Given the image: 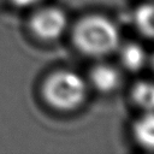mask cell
<instances>
[{
  "label": "cell",
  "instance_id": "5b68a950",
  "mask_svg": "<svg viewBox=\"0 0 154 154\" xmlns=\"http://www.w3.org/2000/svg\"><path fill=\"white\" fill-rule=\"evenodd\" d=\"M135 142L143 149L154 152V112H143L132 124Z\"/></svg>",
  "mask_w": 154,
  "mask_h": 154
},
{
  "label": "cell",
  "instance_id": "8992f818",
  "mask_svg": "<svg viewBox=\"0 0 154 154\" xmlns=\"http://www.w3.org/2000/svg\"><path fill=\"white\" fill-rule=\"evenodd\" d=\"M147 58L148 57L143 47L136 42H128L119 49L120 64L126 71L131 73L140 72L147 64Z\"/></svg>",
  "mask_w": 154,
  "mask_h": 154
},
{
  "label": "cell",
  "instance_id": "ba28073f",
  "mask_svg": "<svg viewBox=\"0 0 154 154\" xmlns=\"http://www.w3.org/2000/svg\"><path fill=\"white\" fill-rule=\"evenodd\" d=\"M134 24L142 36L154 40V2L142 4L136 7Z\"/></svg>",
  "mask_w": 154,
  "mask_h": 154
},
{
  "label": "cell",
  "instance_id": "6da1fadb",
  "mask_svg": "<svg viewBox=\"0 0 154 154\" xmlns=\"http://www.w3.org/2000/svg\"><path fill=\"white\" fill-rule=\"evenodd\" d=\"M71 42L81 54L89 58H102L119 48L120 32L109 18L101 14H88L73 24Z\"/></svg>",
  "mask_w": 154,
  "mask_h": 154
},
{
  "label": "cell",
  "instance_id": "52a82bcc",
  "mask_svg": "<svg viewBox=\"0 0 154 154\" xmlns=\"http://www.w3.org/2000/svg\"><path fill=\"white\" fill-rule=\"evenodd\" d=\"M131 102L143 112H154V83L150 81H138L130 90Z\"/></svg>",
  "mask_w": 154,
  "mask_h": 154
},
{
  "label": "cell",
  "instance_id": "277c9868",
  "mask_svg": "<svg viewBox=\"0 0 154 154\" xmlns=\"http://www.w3.org/2000/svg\"><path fill=\"white\" fill-rule=\"evenodd\" d=\"M90 85L101 94L116 91L122 83V75L118 69L109 64H97L89 71Z\"/></svg>",
  "mask_w": 154,
  "mask_h": 154
},
{
  "label": "cell",
  "instance_id": "3957f363",
  "mask_svg": "<svg viewBox=\"0 0 154 154\" xmlns=\"http://www.w3.org/2000/svg\"><path fill=\"white\" fill-rule=\"evenodd\" d=\"M67 16L57 6H46L36 10L29 20L31 32L42 41L58 40L67 29Z\"/></svg>",
  "mask_w": 154,
  "mask_h": 154
},
{
  "label": "cell",
  "instance_id": "7a4b0ae2",
  "mask_svg": "<svg viewBox=\"0 0 154 154\" xmlns=\"http://www.w3.org/2000/svg\"><path fill=\"white\" fill-rule=\"evenodd\" d=\"M87 93L85 79L79 73L65 69L49 73L41 87L46 103L59 112H72L79 108L87 100Z\"/></svg>",
  "mask_w": 154,
  "mask_h": 154
},
{
  "label": "cell",
  "instance_id": "30bf717a",
  "mask_svg": "<svg viewBox=\"0 0 154 154\" xmlns=\"http://www.w3.org/2000/svg\"><path fill=\"white\" fill-rule=\"evenodd\" d=\"M150 64H152V67H153V71H154V54L152 57V60H150Z\"/></svg>",
  "mask_w": 154,
  "mask_h": 154
},
{
  "label": "cell",
  "instance_id": "8fae6325",
  "mask_svg": "<svg viewBox=\"0 0 154 154\" xmlns=\"http://www.w3.org/2000/svg\"><path fill=\"white\" fill-rule=\"evenodd\" d=\"M0 4H1V0H0Z\"/></svg>",
  "mask_w": 154,
  "mask_h": 154
},
{
  "label": "cell",
  "instance_id": "9c48e42d",
  "mask_svg": "<svg viewBox=\"0 0 154 154\" xmlns=\"http://www.w3.org/2000/svg\"><path fill=\"white\" fill-rule=\"evenodd\" d=\"M8 1L17 7H31L40 4L42 0H8Z\"/></svg>",
  "mask_w": 154,
  "mask_h": 154
}]
</instances>
